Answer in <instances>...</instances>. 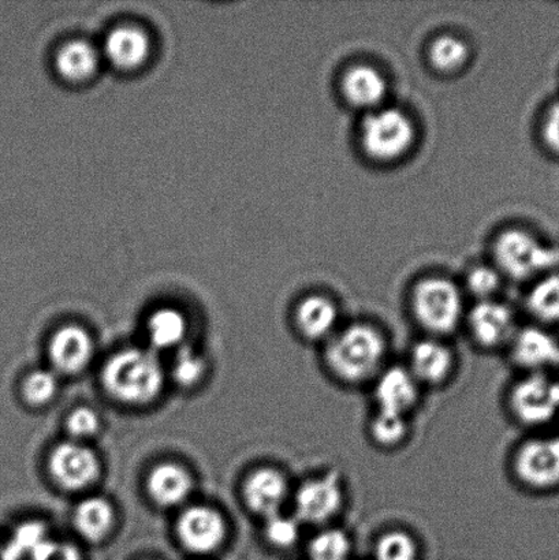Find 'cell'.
Returning <instances> with one entry per match:
<instances>
[{
  "label": "cell",
  "instance_id": "obj_1",
  "mask_svg": "<svg viewBox=\"0 0 559 560\" xmlns=\"http://www.w3.org/2000/svg\"><path fill=\"white\" fill-rule=\"evenodd\" d=\"M388 343L380 328L354 323L339 329L325 343V365L338 382L360 386L374 382L385 370Z\"/></svg>",
  "mask_w": 559,
  "mask_h": 560
},
{
  "label": "cell",
  "instance_id": "obj_2",
  "mask_svg": "<svg viewBox=\"0 0 559 560\" xmlns=\"http://www.w3.org/2000/svg\"><path fill=\"white\" fill-rule=\"evenodd\" d=\"M102 383L109 397L129 406H145L161 395L164 371L151 350L125 349L106 362Z\"/></svg>",
  "mask_w": 559,
  "mask_h": 560
},
{
  "label": "cell",
  "instance_id": "obj_3",
  "mask_svg": "<svg viewBox=\"0 0 559 560\" xmlns=\"http://www.w3.org/2000/svg\"><path fill=\"white\" fill-rule=\"evenodd\" d=\"M416 322L434 337H446L463 320V296L457 285L446 279H426L416 285L412 296Z\"/></svg>",
  "mask_w": 559,
  "mask_h": 560
},
{
  "label": "cell",
  "instance_id": "obj_4",
  "mask_svg": "<svg viewBox=\"0 0 559 560\" xmlns=\"http://www.w3.org/2000/svg\"><path fill=\"white\" fill-rule=\"evenodd\" d=\"M498 265L509 277L527 279L559 265V250L522 230L503 233L496 244Z\"/></svg>",
  "mask_w": 559,
  "mask_h": 560
},
{
  "label": "cell",
  "instance_id": "obj_5",
  "mask_svg": "<svg viewBox=\"0 0 559 560\" xmlns=\"http://www.w3.org/2000/svg\"><path fill=\"white\" fill-rule=\"evenodd\" d=\"M364 150L377 161H393L412 147L415 128L410 119L398 109L374 112L365 118L361 128Z\"/></svg>",
  "mask_w": 559,
  "mask_h": 560
},
{
  "label": "cell",
  "instance_id": "obj_6",
  "mask_svg": "<svg viewBox=\"0 0 559 560\" xmlns=\"http://www.w3.org/2000/svg\"><path fill=\"white\" fill-rule=\"evenodd\" d=\"M343 503L342 479L337 471L310 477L294 493L295 518L300 524L326 526L338 517Z\"/></svg>",
  "mask_w": 559,
  "mask_h": 560
},
{
  "label": "cell",
  "instance_id": "obj_7",
  "mask_svg": "<svg viewBox=\"0 0 559 560\" xmlns=\"http://www.w3.org/2000/svg\"><path fill=\"white\" fill-rule=\"evenodd\" d=\"M509 408L516 420L527 427H540L556 419L559 411V386L545 373L534 372L514 384Z\"/></svg>",
  "mask_w": 559,
  "mask_h": 560
},
{
  "label": "cell",
  "instance_id": "obj_8",
  "mask_svg": "<svg viewBox=\"0 0 559 560\" xmlns=\"http://www.w3.org/2000/svg\"><path fill=\"white\" fill-rule=\"evenodd\" d=\"M513 474L520 485L534 491L559 487V438L531 439L514 453Z\"/></svg>",
  "mask_w": 559,
  "mask_h": 560
},
{
  "label": "cell",
  "instance_id": "obj_9",
  "mask_svg": "<svg viewBox=\"0 0 559 560\" xmlns=\"http://www.w3.org/2000/svg\"><path fill=\"white\" fill-rule=\"evenodd\" d=\"M48 469L62 490L77 492L95 485L101 476V459L82 442H63L49 455Z\"/></svg>",
  "mask_w": 559,
  "mask_h": 560
},
{
  "label": "cell",
  "instance_id": "obj_10",
  "mask_svg": "<svg viewBox=\"0 0 559 560\" xmlns=\"http://www.w3.org/2000/svg\"><path fill=\"white\" fill-rule=\"evenodd\" d=\"M468 328L474 342L485 350L505 348L517 332L513 312L492 300L480 301L470 311Z\"/></svg>",
  "mask_w": 559,
  "mask_h": 560
},
{
  "label": "cell",
  "instance_id": "obj_11",
  "mask_svg": "<svg viewBox=\"0 0 559 560\" xmlns=\"http://www.w3.org/2000/svg\"><path fill=\"white\" fill-rule=\"evenodd\" d=\"M177 535L186 550L210 553L223 545L228 526L222 514L211 508L194 506L179 515Z\"/></svg>",
  "mask_w": 559,
  "mask_h": 560
},
{
  "label": "cell",
  "instance_id": "obj_12",
  "mask_svg": "<svg viewBox=\"0 0 559 560\" xmlns=\"http://www.w3.org/2000/svg\"><path fill=\"white\" fill-rule=\"evenodd\" d=\"M374 382L376 411L408 417L418 406L421 386L407 366H387Z\"/></svg>",
  "mask_w": 559,
  "mask_h": 560
},
{
  "label": "cell",
  "instance_id": "obj_13",
  "mask_svg": "<svg viewBox=\"0 0 559 560\" xmlns=\"http://www.w3.org/2000/svg\"><path fill=\"white\" fill-rule=\"evenodd\" d=\"M408 370L420 386L440 387L452 377L456 355L440 338H427L410 349Z\"/></svg>",
  "mask_w": 559,
  "mask_h": 560
},
{
  "label": "cell",
  "instance_id": "obj_14",
  "mask_svg": "<svg viewBox=\"0 0 559 560\" xmlns=\"http://www.w3.org/2000/svg\"><path fill=\"white\" fill-rule=\"evenodd\" d=\"M290 493L289 481L281 470L260 468L244 482L243 497L251 512L263 518L281 514Z\"/></svg>",
  "mask_w": 559,
  "mask_h": 560
},
{
  "label": "cell",
  "instance_id": "obj_15",
  "mask_svg": "<svg viewBox=\"0 0 559 560\" xmlns=\"http://www.w3.org/2000/svg\"><path fill=\"white\" fill-rule=\"evenodd\" d=\"M54 370L63 375H77L91 364L93 342L84 328L66 326L53 335L48 345Z\"/></svg>",
  "mask_w": 559,
  "mask_h": 560
},
{
  "label": "cell",
  "instance_id": "obj_16",
  "mask_svg": "<svg viewBox=\"0 0 559 560\" xmlns=\"http://www.w3.org/2000/svg\"><path fill=\"white\" fill-rule=\"evenodd\" d=\"M509 348L514 364L531 373L559 365V342L544 328L520 329Z\"/></svg>",
  "mask_w": 559,
  "mask_h": 560
},
{
  "label": "cell",
  "instance_id": "obj_17",
  "mask_svg": "<svg viewBox=\"0 0 559 560\" xmlns=\"http://www.w3.org/2000/svg\"><path fill=\"white\" fill-rule=\"evenodd\" d=\"M339 312L325 295H310L300 302L294 313L295 328L306 342H327L337 332Z\"/></svg>",
  "mask_w": 559,
  "mask_h": 560
},
{
  "label": "cell",
  "instance_id": "obj_18",
  "mask_svg": "<svg viewBox=\"0 0 559 560\" xmlns=\"http://www.w3.org/2000/svg\"><path fill=\"white\" fill-rule=\"evenodd\" d=\"M147 490L158 506L175 508L189 498L194 490V480L183 466L173 463L161 464L148 475Z\"/></svg>",
  "mask_w": 559,
  "mask_h": 560
},
{
  "label": "cell",
  "instance_id": "obj_19",
  "mask_svg": "<svg viewBox=\"0 0 559 560\" xmlns=\"http://www.w3.org/2000/svg\"><path fill=\"white\" fill-rule=\"evenodd\" d=\"M104 52L115 68L130 70L145 62L150 40L144 32L133 26H119L108 33Z\"/></svg>",
  "mask_w": 559,
  "mask_h": 560
},
{
  "label": "cell",
  "instance_id": "obj_20",
  "mask_svg": "<svg viewBox=\"0 0 559 560\" xmlns=\"http://www.w3.org/2000/svg\"><path fill=\"white\" fill-rule=\"evenodd\" d=\"M343 93L356 107L375 108L386 96V81L370 66H356L343 77Z\"/></svg>",
  "mask_w": 559,
  "mask_h": 560
},
{
  "label": "cell",
  "instance_id": "obj_21",
  "mask_svg": "<svg viewBox=\"0 0 559 560\" xmlns=\"http://www.w3.org/2000/svg\"><path fill=\"white\" fill-rule=\"evenodd\" d=\"M115 524L113 504L103 498H88L74 512L75 530L91 542H101L112 534Z\"/></svg>",
  "mask_w": 559,
  "mask_h": 560
},
{
  "label": "cell",
  "instance_id": "obj_22",
  "mask_svg": "<svg viewBox=\"0 0 559 560\" xmlns=\"http://www.w3.org/2000/svg\"><path fill=\"white\" fill-rule=\"evenodd\" d=\"M147 334L152 349L178 350L188 334V322L178 310L161 307L148 318Z\"/></svg>",
  "mask_w": 559,
  "mask_h": 560
},
{
  "label": "cell",
  "instance_id": "obj_23",
  "mask_svg": "<svg viewBox=\"0 0 559 560\" xmlns=\"http://www.w3.org/2000/svg\"><path fill=\"white\" fill-rule=\"evenodd\" d=\"M55 68L62 79L73 82L84 81L95 73L97 54L85 42H70L59 49Z\"/></svg>",
  "mask_w": 559,
  "mask_h": 560
},
{
  "label": "cell",
  "instance_id": "obj_24",
  "mask_svg": "<svg viewBox=\"0 0 559 560\" xmlns=\"http://www.w3.org/2000/svg\"><path fill=\"white\" fill-rule=\"evenodd\" d=\"M527 310L540 323H559V276L557 273L539 280L531 289Z\"/></svg>",
  "mask_w": 559,
  "mask_h": 560
},
{
  "label": "cell",
  "instance_id": "obj_25",
  "mask_svg": "<svg viewBox=\"0 0 559 560\" xmlns=\"http://www.w3.org/2000/svg\"><path fill=\"white\" fill-rule=\"evenodd\" d=\"M353 542L347 532L338 528H325L311 537L306 547L308 560H349Z\"/></svg>",
  "mask_w": 559,
  "mask_h": 560
},
{
  "label": "cell",
  "instance_id": "obj_26",
  "mask_svg": "<svg viewBox=\"0 0 559 560\" xmlns=\"http://www.w3.org/2000/svg\"><path fill=\"white\" fill-rule=\"evenodd\" d=\"M369 432L376 446L386 450L397 448L408 439V417L376 411L370 422Z\"/></svg>",
  "mask_w": 559,
  "mask_h": 560
},
{
  "label": "cell",
  "instance_id": "obj_27",
  "mask_svg": "<svg viewBox=\"0 0 559 560\" xmlns=\"http://www.w3.org/2000/svg\"><path fill=\"white\" fill-rule=\"evenodd\" d=\"M375 560H420V547L407 530H387L377 537Z\"/></svg>",
  "mask_w": 559,
  "mask_h": 560
},
{
  "label": "cell",
  "instance_id": "obj_28",
  "mask_svg": "<svg viewBox=\"0 0 559 560\" xmlns=\"http://www.w3.org/2000/svg\"><path fill=\"white\" fill-rule=\"evenodd\" d=\"M59 383L53 371H33L22 383V398L32 408H43L57 397Z\"/></svg>",
  "mask_w": 559,
  "mask_h": 560
},
{
  "label": "cell",
  "instance_id": "obj_29",
  "mask_svg": "<svg viewBox=\"0 0 559 560\" xmlns=\"http://www.w3.org/2000/svg\"><path fill=\"white\" fill-rule=\"evenodd\" d=\"M468 57L467 44L452 36L436 38L430 49L432 65L442 71H453L463 68Z\"/></svg>",
  "mask_w": 559,
  "mask_h": 560
},
{
  "label": "cell",
  "instance_id": "obj_30",
  "mask_svg": "<svg viewBox=\"0 0 559 560\" xmlns=\"http://www.w3.org/2000/svg\"><path fill=\"white\" fill-rule=\"evenodd\" d=\"M206 361L188 346H180L173 364V376L180 387L189 388L201 382L206 375Z\"/></svg>",
  "mask_w": 559,
  "mask_h": 560
},
{
  "label": "cell",
  "instance_id": "obj_31",
  "mask_svg": "<svg viewBox=\"0 0 559 560\" xmlns=\"http://www.w3.org/2000/svg\"><path fill=\"white\" fill-rule=\"evenodd\" d=\"M266 521L265 535L272 547L289 550L298 545L301 536V524L298 518L281 513Z\"/></svg>",
  "mask_w": 559,
  "mask_h": 560
},
{
  "label": "cell",
  "instance_id": "obj_32",
  "mask_svg": "<svg viewBox=\"0 0 559 560\" xmlns=\"http://www.w3.org/2000/svg\"><path fill=\"white\" fill-rule=\"evenodd\" d=\"M66 430L73 438V441L81 442L96 435L101 430V419H98L95 410L79 408L69 415L68 420H66Z\"/></svg>",
  "mask_w": 559,
  "mask_h": 560
},
{
  "label": "cell",
  "instance_id": "obj_33",
  "mask_svg": "<svg viewBox=\"0 0 559 560\" xmlns=\"http://www.w3.org/2000/svg\"><path fill=\"white\" fill-rule=\"evenodd\" d=\"M467 284L470 293L478 296L480 301H490L500 289L501 279L494 270L489 267H478L469 272Z\"/></svg>",
  "mask_w": 559,
  "mask_h": 560
},
{
  "label": "cell",
  "instance_id": "obj_34",
  "mask_svg": "<svg viewBox=\"0 0 559 560\" xmlns=\"http://www.w3.org/2000/svg\"><path fill=\"white\" fill-rule=\"evenodd\" d=\"M544 139L547 147L559 155V103H556L546 115Z\"/></svg>",
  "mask_w": 559,
  "mask_h": 560
},
{
  "label": "cell",
  "instance_id": "obj_35",
  "mask_svg": "<svg viewBox=\"0 0 559 560\" xmlns=\"http://www.w3.org/2000/svg\"><path fill=\"white\" fill-rule=\"evenodd\" d=\"M0 560H9L8 552H5V548L0 546Z\"/></svg>",
  "mask_w": 559,
  "mask_h": 560
},
{
  "label": "cell",
  "instance_id": "obj_36",
  "mask_svg": "<svg viewBox=\"0 0 559 560\" xmlns=\"http://www.w3.org/2000/svg\"><path fill=\"white\" fill-rule=\"evenodd\" d=\"M557 382H558V386H559V381H557Z\"/></svg>",
  "mask_w": 559,
  "mask_h": 560
},
{
  "label": "cell",
  "instance_id": "obj_37",
  "mask_svg": "<svg viewBox=\"0 0 559 560\" xmlns=\"http://www.w3.org/2000/svg\"><path fill=\"white\" fill-rule=\"evenodd\" d=\"M147 560H151V559H147Z\"/></svg>",
  "mask_w": 559,
  "mask_h": 560
},
{
  "label": "cell",
  "instance_id": "obj_38",
  "mask_svg": "<svg viewBox=\"0 0 559 560\" xmlns=\"http://www.w3.org/2000/svg\"><path fill=\"white\" fill-rule=\"evenodd\" d=\"M559 438V436H558Z\"/></svg>",
  "mask_w": 559,
  "mask_h": 560
}]
</instances>
